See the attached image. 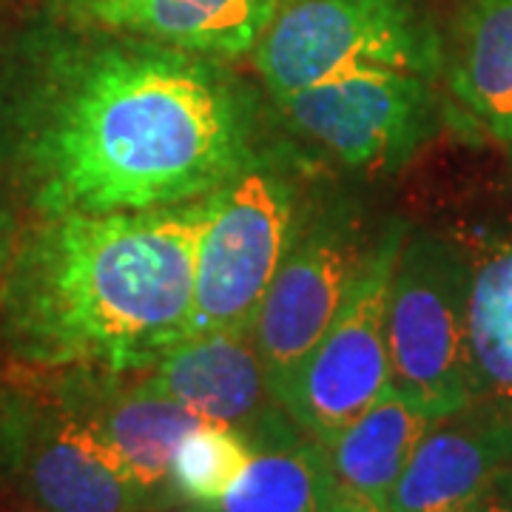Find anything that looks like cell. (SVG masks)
<instances>
[{
    "instance_id": "7",
    "label": "cell",
    "mask_w": 512,
    "mask_h": 512,
    "mask_svg": "<svg viewBox=\"0 0 512 512\" xmlns=\"http://www.w3.org/2000/svg\"><path fill=\"white\" fill-rule=\"evenodd\" d=\"M0 464L35 512H148L109 444L57 393L6 396Z\"/></svg>"
},
{
    "instance_id": "15",
    "label": "cell",
    "mask_w": 512,
    "mask_h": 512,
    "mask_svg": "<svg viewBox=\"0 0 512 512\" xmlns=\"http://www.w3.org/2000/svg\"><path fill=\"white\" fill-rule=\"evenodd\" d=\"M433 421L402 393L387 387L382 399H376L328 444L333 476L342 487L387 504Z\"/></svg>"
},
{
    "instance_id": "4",
    "label": "cell",
    "mask_w": 512,
    "mask_h": 512,
    "mask_svg": "<svg viewBox=\"0 0 512 512\" xmlns=\"http://www.w3.org/2000/svg\"><path fill=\"white\" fill-rule=\"evenodd\" d=\"M254 66L279 100L362 69L439 77L444 40L421 0H285L256 43Z\"/></svg>"
},
{
    "instance_id": "12",
    "label": "cell",
    "mask_w": 512,
    "mask_h": 512,
    "mask_svg": "<svg viewBox=\"0 0 512 512\" xmlns=\"http://www.w3.org/2000/svg\"><path fill=\"white\" fill-rule=\"evenodd\" d=\"M512 478V416L490 404L433 421L387 498L390 512H467Z\"/></svg>"
},
{
    "instance_id": "23",
    "label": "cell",
    "mask_w": 512,
    "mask_h": 512,
    "mask_svg": "<svg viewBox=\"0 0 512 512\" xmlns=\"http://www.w3.org/2000/svg\"><path fill=\"white\" fill-rule=\"evenodd\" d=\"M510 148H512V146H510Z\"/></svg>"
},
{
    "instance_id": "9",
    "label": "cell",
    "mask_w": 512,
    "mask_h": 512,
    "mask_svg": "<svg viewBox=\"0 0 512 512\" xmlns=\"http://www.w3.org/2000/svg\"><path fill=\"white\" fill-rule=\"evenodd\" d=\"M367 248L362 222L353 211L339 205L322 214L308 211L251 325L274 396L342 308Z\"/></svg>"
},
{
    "instance_id": "11",
    "label": "cell",
    "mask_w": 512,
    "mask_h": 512,
    "mask_svg": "<svg viewBox=\"0 0 512 512\" xmlns=\"http://www.w3.org/2000/svg\"><path fill=\"white\" fill-rule=\"evenodd\" d=\"M55 393L100 433L123 464L148 510L174 501L171 461L180 441L200 427L202 419L180 402L151 390L140 376L103 370H60Z\"/></svg>"
},
{
    "instance_id": "18",
    "label": "cell",
    "mask_w": 512,
    "mask_h": 512,
    "mask_svg": "<svg viewBox=\"0 0 512 512\" xmlns=\"http://www.w3.org/2000/svg\"><path fill=\"white\" fill-rule=\"evenodd\" d=\"M251 456H254V444L239 430L202 421L200 427H194L180 441L171 461L174 498L214 507L242 476Z\"/></svg>"
},
{
    "instance_id": "13",
    "label": "cell",
    "mask_w": 512,
    "mask_h": 512,
    "mask_svg": "<svg viewBox=\"0 0 512 512\" xmlns=\"http://www.w3.org/2000/svg\"><path fill=\"white\" fill-rule=\"evenodd\" d=\"M282 3L285 0H46V9L194 55L239 60L254 55L259 37Z\"/></svg>"
},
{
    "instance_id": "20",
    "label": "cell",
    "mask_w": 512,
    "mask_h": 512,
    "mask_svg": "<svg viewBox=\"0 0 512 512\" xmlns=\"http://www.w3.org/2000/svg\"><path fill=\"white\" fill-rule=\"evenodd\" d=\"M18 217L12 214L9 202L0 200V285H3V276H6V268L12 262V254H15V242H18Z\"/></svg>"
},
{
    "instance_id": "3",
    "label": "cell",
    "mask_w": 512,
    "mask_h": 512,
    "mask_svg": "<svg viewBox=\"0 0 512 512\" xmlns=\"http://www.w3.org/2000/svg\"><path fill=\"white\" fill-rule=\"evenodd\" d=\"M305 217L299 168L271 146L259 148L234 180L208 194L185 339L214 330H251Z\"/></svg>"
},
{
    "instance_id": "1",
    "label": "cell",
    "mask_w": 512,
    "mask_h": 512,
    "mask_svg": "<svg viewBox=\"0 0 512 512\" xmlns=\"http://www.w3.org/2000/svg\"><path fill=\"white\" fill-rule=\"evenodd\" d=\"M259 148V106L228 60L52 9L0 49V185L32 217L202 200Z\"/></svg>"
},
{
    "instance_id": "8",
    "label": "cell",
    "mask_w": 512,
    "mask_h": 512,
    "mask_svg": "<svg viewBox=\"0 0 512 512\" xmlns=\"http://www.w3.org/2000/svg\"><path fill=\"white\" fill-rule=\"evenodd\" d=\"M436 77L362 69L274 100L288 126L353 171H396L436 131Z\"/></svg>"
},
{
    "instance_id": "22",
    "label": "cell",
    "mask_w": 512,
    "mask_h": 512,
    "mask_svg": "<svg viewBox=\"0 0 512 512\" xmlns=\"http://www.w3.org/2000/svg\"><path fill=\"white\" fill-rule=\"evenodd\" d=\"M148 512H214V510H211V507H202V504H188V501H185L183 507H168V510L157 507V510H148Z\"/></svg>"
},
{
    "instance_id": "14",
    "label": "cell",
    "mask_w": 512,
    "mask_h": 512,
    "mask_svg": "<svg viewBox=\"0 0 512 512\" xmlns=\"http://www.w3.org/2000/svg\"><path fill=\"white\" fill-rule=\"evenodd\" d=\"M441 74L461 111L512 146V0H461Z\"/></svg>"
},
{
    "instance_id": "6",
    "label": "cell",
    "mask_w": 512,
    "mask_h": 512,
    "mask_svg": "<svg viewBox=\"0 0 512 512\" xmlns=\"http://www.w3.org/2000/svg\"><path fill=\"white\" fill-rule=\"evenodd\" d=\"M404 237L407 222H384L342 308L276 396L293 424L325 447L390 387L387 293Z\"/></svg>"
},
{
    "instance_id": "2",
    "label": "cell",
    "mask_w": 512,
    "mask_h": 512,
    "mask_svg": "<svg viewBox=\"0 0 512 512\" xmlns=\"http://www.w3.org/2000/svg\"><path fill=\"white\" fill-rule=\"evenodd\" d=\"M208 197L154 211L57 214L20 228L0 339L23 367L143 373L185 342Z\"/></svg>"
},
{
    "instance_id": "19",
    "label": "cell",
    "mask_w": 512,
    "mask_h": 512,
    "mask_svg": "<svg viewBox=\"0 0 512 512\" xmlns=\"http://www.w3.org/2000/svg\"><path fill=\"white\" fill-rule=\"evenodd\" d=\"M322 512H390L384 501H376L370 495L356 493V490H348L342 484H336V490L330 493L328 504L322 507Z\"/></svg>"
},
{
    "instance_id": "10",
    "label": "cell",
    "mask_w": 512,
    "mask_h": 512,
    "mask_svg": "<svg viewBox=\"0 0 512 512\" xmlns=\"http://www.w3.org/2000/svg\"><path fill=\"white\" fill-rule=\"evenodd\" d=\"M140 379L202 421L234 427L254 447L299 430L271 390L251 330H214L185 339Z\"/></svg>"
},
{
    "instance_id": "17",
    "label": "cell",
    "mask_w": 512,
    "mask_h": 512,
    "mask_svg": "<svg viewBox=\"0 0 512 512\" xmlns=\"http://www.w3.org/2000/svg\"><path fill=\"white\" fill-rule=\"evenodd\" d=\"M328 447L293 430L262 441L214 512H322L336 490Z\"/></svg>"
},
{
    "instance_id": "16",
    "label": "cell",
    "mask_w": 512,
    "mask_h": 512,
    "mask_svg": "<svg viewBox=\"0 0 512 512\" xmlns=\"http://www.w3.org/2000/svg\"><path fill=\"white\" fill-rule=\"evenodd\" d=\"M467 362L470 404L512 416V242H495L470 259Z\"/></svg>"
},
{
    "instance_id": "5",
    "label": "cell",
    "mask_w": 512,
    "mask_h": 512,
    "mask_svg": "<svg viewBox=\"0 0 512 512\" xmlns=\"http://www.w3.org/2000/svg\"><path fill=\"white\" fill-rule=\"evenodd\" d=\"M470 259L430 231L402 242L387 293L390 387L433 419L470 404Z\"/></svg>"
},
{
    "instance_id": "21",
    "label": "cell",
    "mask_w": 512,
    "mask_h": 512,
    "mask_svg": "<svg viewBox=\"0 0 512 512\" xmlns=\"http://www.w3.org/2000/svg\"><path fill=\"white\" fill-rule=\"evenodd\" d=\"M467 512H512V478L498 484L493 493L484 495L476 507H470Z\"/></svg>"
}]
</instances>
